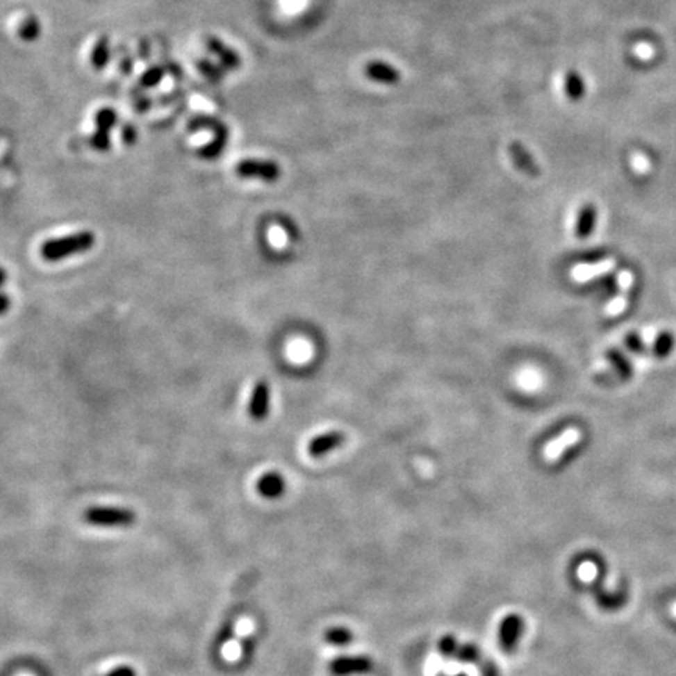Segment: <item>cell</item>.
Masks as SVG:
<instances>
[{"label":"cell","instance_id":"21","mask_svg":"<svg viewBox=\"0 0 676 676\" xmlns=\"http://www.w3.org/2000/svg\"><path fill=\"white\" fill-rule=\"evenodd\" d=\"M19 38L26 42H33L41 36V21L35 15L27 16L26 19L21 22L19 30Z\"/></svg>","mask_w":676,"mask_h":676},{"label":"cell","instance_id":"18","mask_svg":"<svg viewBox=\"0 0 676 676\" xmlns=\"http://www.w3.org/2000/svg\"><path fill=\"white\" fill-rule=\"evenodd\" d=\"M566 94L572 102H579L586 96V82L578 71H568L566 74Z\"/></svg>","mask_w":676,"mask_h":676},{"label":"cell","instance_id":"37","mask_svg":"<svg viewBox=\"0 0 676 676\" xmlns=\"http://www.w3.org/2000/svg\"><path fill=\"white\" fill-rule=\"evenodd\" d=\"M132 67H133V63H132V58H130L129 55L121 60V71L122 72L130 74V72H132Z\"/></svg>","mask_w":676,"mask_h":676},{"label":"cell","instance_id":"13","mask_svg":"<svg viewBox=\"0 0 676 676\" xmlns=\"http://www.w3.org/2000/svg\"><path fill=\"white\" fill-rule=\"evenodd\" d=\"M257 493L260 496H263L266 500H276L281 498L287 490V482H285L283 476L277 471H268V473H263L258 477L256 482Z\"/></svg>","mask_w":676,"mask_h":676},{"label":"cell","instance_id":"12","mask_svg":"<svg viewBox=\"0 0 676 676\" xmlns=\"http://www.w3.org/2000/svg\"><path fill=\"white\" fill-rule=\"evenodd\" d=\"M581 431L579 429H576V427H568V429L563 431L562 434H559L553 442H550L547 446H545V459L550 462H554L559 459L563 452H566L570 446H573L576 445L581 440Z\"/></svg>","mask_w":676,"mask_h":676},{"label":"cell","instance_id":"33","mask_svg":"<svg viewBox=\"0 0 676 676\" xmlns=\"http://www.w3.org/2000/svg\"><path fill=\"white\" fill-rule=\"evenodd\" d=\"M121 138L126 145H133L136 138H138V130H136L132 124H126L121 130Z\"/></svg>","mask_w":676,"mask_h":676},{"label":"cell","instance_id":"32","mask_svg":"<svg viewBox=\"0 0 676 676\" xmlns=\"http://www.w3.org/2000/svg\"><path fill=\"white\" fill-rule=\"evenodd\" d=\"M477 667H479L481 676H500V668L492 659H482Z\"/></svg>","mask_w":676,"mask_h":676},{"label":"cell","instance_id":"31","mask_svg":"<svg viewBox=\"0 0 676 676\" xmlns=\"http://www.w3.org/2000/svg\"><path fill=\"white\" fill-rule=\"evenodd\" d=\"M626 306H628V297H626L625 295L618 296L609 304V306L606 307V315L607 316H616L618 313H622L623 310L626 308Z\"/></svg>","mask_w":676,"mask_h":676},{"label":"cell","instance_id":"27","mask_svg":"<svg viewBox=\"0 0 676 676\" xmlns=\"http://www.w3.org/2000/svg\"><path fill=\"white\" fill-rule=\"evenodd\" d=\"M256 650H257V637L256 634H247L243 641H241L240 643V661L241 663H247L249 662L252 657H254V653H256Z\"/></svg>","mask_w":676,"mask_h":676},{"label":"cell","instance_id":"29","mask_svg":"<svg viewBox=\"0 0 676 676\" xmlns=\"http://www.w3.org/2000/svg\"><path fill=\"white\" fill-rule=\"evenodd\" d=\"M90 146L92 149H96L97 152H108L111 149L110 133L96 129V132L90 136Z\"/></svg>","mask_w":676,"mask_h":676},{"label":"cell","instance_id":"3","mask_svg":"<svg viewBox=\"0 0 676 676\" xmlns=\"http://www.w3.org/2000/svg\"><path fill=\"white\" fill-rule=\"evenodd\" d=\"M235 174L240 179H252V181L272 183L281 179L282 170L272 160L245 158L235 165Z\"/></svg>","mask_w":676,"mask_h":676},{"label":"cell","instance_id":"9","mask_svg":"<svg viewBox=\"0 0 676 676\" xmlns=\"http://www.w3.org/2000/svg\"><path fill=\"white\" fill-rule=\"evenodd\" d=\"M207 49L208 52L215 55L218 58L220 65L224 67L226 71H237L241 67V55L232 49L231 46H227L226 42H222L216 36H210L207 40Z\"/></svg>","mask_w":676,"mask_h":676},{"label":"cell","instance_id":"34","mask_svg":"<svg viewBox=\"0 0 676 676\" xmlns=\"http://www.w3.org/2000/svg\"><path fill=\"white\" fill-rule=\"evenodd\" d=\"M102 676H138V673H136V670L132 666H119L111 668L110 672H107Z\"/></svg>","mask_w":676,"mask_h":676},{"label":"cell","instance_id":"26","mask_svg":"<svg viewBox=\"0 0 676 676\" xmlns=\"http://www.w3.org/2000/svg\"><path fill=\"white\" fill-rule=\"evenodd\" d=\"M459 645H461V642L457 641L456 636L445 634V636L438 638L437 651H438L440 656L445 657V659H454L457 650H459Z\"/></svg>","mask_w":676,"mask_h":676},{"label":"cell","instance_id":"14","mask_svg":"<svg viewBox=\"0 0 676 676\" xmlns=\"http://www.w3.org/2000/svg\"><path fill=\"white\" fill-rule=\"evenodd\" d=\"M597 215H598V210L593 204H586V206L581 207L575 226L576 237L584 240L588 237V235H592L595 224H597Z\"/></svg>","mask_w":676,"mask_h":676},{"label":"cell","instance_id":"11","mask_svg":"<svg viewBox=\"0 0 676 676\" xmlns=\"http://www.w3.org/2000/svg\"><path fill=\"white\" fill-rule=\"evenodd\" d=\"M345 438H346L345 434L340 432V431H331V432L320 434V436H316L315 438H312L308 442V445H307L308 456L313 457V459L326 456L327 452H331L332 450L338 448V446H342L345 443Z\"/></svg>","mask_w":676,"mask_h":676},{"label":"cell","instance_id":"8","mask_svg":"<svg viewBox=\"0 0 676 676\" xmlns=\"http://www.w3.org/2000/svg\"><path fill=\"white\" fill-rule=\"evenodd\" d=\"M507 154H509L512 163L516 165L517 170L522 171L523 174L529 177H538L542 174L541 166H538L536 158L532 157V154L522 145V142L512 141L509 147H507Z\"/></svg>","mask_w":676,"mask_h":676},{"label":"cell","instance_id":"28","mask_svg":"<svg viewBox=\"0 0 676 676\" xmlns=\"http://www.w3.org/2000/svg\"><path fill=\"white\" fill-rule=\"evenodd\" d=\"M163 77H165L163 67L154 66V67H151V69H147L145 74H142L141 80H140V85L145 86V88H154V86H157L161 82V80H163Z\"/></svg>","mask_w":676,"mask_h":676},{"label":"cell","instance_id":"19","mask_svg":"<svg viewBox=\"0 0 676 676\" xmlns=\"http://www.w3.org/2000/svg\"><path fill=\"white\" fill-rule=\"evenodd\" d=\"M607 358H609V362L612 363L613 370H616V374L620 377V379H631L634 370H632L629 358L626 357L622 351L609 349L607 351Z\"/></svg>","mask_w":676,"mask_h":676},{"label":"cell","instance_id":"30","mask_svg":"<svg viewBox=\"0 0 676 676\" xmlns=\"http://www.w3.org/2000/svg\"><path fill=\"white\" fill-rule=\"evenodd\" d=\"M625 346L634 354H645L647 351V346H645L642 337L636 332H631L625 337Z\"/></svg>","mask_w":676,"mask_h":676},{"label":"cell","instance_id":"1","mask_svg":"<svg viewBox=\"0 0 676 676\" xmlns=\"http://www.w3.org/2000/svg\"><path fill=\"white\" fill-rule=\"evenodd\" d=\"M94 245L96 235L90 231L69 233L65 235V237H57L42 243L41 257L47 260V262H60V260L88 252Z\"/></svg>","mask_w":676,"mask_h":676},{"label":"cell","instance_id":"24","mask_svg":"<svg viewBox=\"0 0 676 676\" xmlns=\"http://www.w3.org/2000/svg\"><path fill=\"white\" fill-rule=\"evenodd\" d=\"M235 626H237L235 625V620L229 618L220 626V629L216 631V636L213 638V650L216 653H220V651L232 641L235 636Z\"/></svg>","mask_w":676,"mask_h":676},{"label":"cell","instance_id":"2","mask_svg":"<svg viewBox=\"0 0 676 676\" xmlns=\"http://www.w3.org/2000/svg\"><path fill=\"white\" fill-rule=\"evenodd\" d=\"M136 512L121 506H91L83 511V520L96 528H130L136 523Z\"/></svg>","mask_w":676,"mask_h":676},{"label":"cell","instance_id":"5","mask_svg":"<svg viewBox=\"0 0 676 676\" xmlns=\"http://www.w3.org/2000/svg\"><path fill=\"white\" fill-rule=\"evenodd\" d=\"M195 122H199L202 129H210L213 132L212 141H208L206 146H202L197 149V155L204 160H215L218 158L220 155L224 152V149L227 147L229 142V130L227 127L218 119H212V117H197Z\"/></svg>","mask_w":676,"mask_h":676},{"label":"cell","instance_id":"38","mask_svg":"<svg viewBox=\"0 0 676 676\" xmlns=\"http://www.w3.org/2000/svg\"><path fill=\"white\" fill-rule=\"evenodd\" d=\"M5 282H7V272H5L3 268H0V287H2Z\"/></svg>","mask_w":676,"mask_h":676},{"label":"cell","instance_id":"15","mask_svg":"<svg viewBox=\"0 0 676 676\" xmlns=\"http://www.w3.org/2000/svg\"><path fill=\"white\" fill-rule=\"evenodd\" d=\"M613 266H616V262H613L612 258L601 260V262L592 263V265H578L576 268L572 270V277L575 279L576 282H587L593 277L601 276V274H604V272L611 271Z\"/></svg>","mask_w":676,"mask_h":676},{"label":"cell","instance_id":"23","mask_svg":"<svg viewBox=\"0 0 676 676\" xmlns=\"http://www.w3.org/2000/svg\"><path fill=\"white\" fill-rule=\"evenodd\" d=\"M197 69H199L202 76L212 83H220L221 80L224 79L226 69L220 63H213L212 60H207V58L199 60L197 61Z\"/></svg>","mask_w":676,"mask_h":676},{"label":"cell","instance_id":"7","mask_svg":"<svg viewBox=\"0 0 676 676\" xmlns=\"http://www.w3.org/2000/svg\"><path fill=\"white\" fill-rule=\"evenodd\" d=\"M271 406V390L270 384L266 381H258L252 388L247 412L254 421H263L270 413Z\"/></svg>","mask_w":676,"mask_h":676},{"label":"cell","instance_id":"4","mask_svg":"<svg viewBox=\"0 0 676 676\" xmlns=\"http://www.w3.org/2000/svg\"><path fill=\"white\" fill-rule=\"evenodd\" d=\"M525 618L517 612H511L501 618L498 625V647L502 653L507 656L516 654L525 634Z\"/></svg>","mask_w":676,"mask_h":676},{"label":"cell","instance_id":"20","mask_svg":"<svg viewBox=\"0 0 676 676\" xmlns=\"http://www.w3.org/2000/svg\"><path fill=\"white\" fill-rule=\"evenodd\" d=\"M454 659L462 663H468V666H479L484 657L481 653V648L477 647L476 643L463 642L459 645V650Z\"/></svg>","mask_w":676,"mask_h":676},{"label":"cell","instance_id":"16","mask_svg":"<svg viewBox=\"0 0 676 676\" xmlns=\"http://www.w3.org/2000/svg\"><path fill=\"white\" fill-rule=\"evenodd\" d=\"M322 641L332 647H348L354 642V632L345 626H332L322 632Z\"/></svg>","mask_w":676,"mask_h":676},{"label":"cell","instance_id":"39","mask_svg":"<svg viewBox=\"0 0 676 676\" xmlns=\"http://www.w3.org/2000/svg\"><path fill=\"white\" fill-rule=\"evenodd\" d=\"M454 676H468V675H467V673H463V672H459V673H456Z\"/></svg>","mask_w":676,"mask_h":676},{"label":"cell","instance_id":"22","mask_svg":"<svg viewBox=\"0 0 676 676\" xmlns=\"http://www.w3.org/2000/svg\"><path fill=\"white\" fill-rule=\"evenodd\" d=\"M675 348V335L668 331H663L657 333V337L653 342V354L659 358H666Z\"/></svg>","mask_w":676,"mask_h":676},{"label":"cell","instance_id":"35","mask_svg":"<svg viewBox=\"0 0 676 676\" xmlns=\"http://www.w3.org/2000/svg\"><path fill=\"white\" fill-rule=\"evenodd\" d=\"M618 283H620V287H622V290H628L631 287V283H632V276H631V272L629 271H623V272H620V276H618Z\"/></svg>","mask_w":676,"mask_h":676},{"label":"cell","instance_id":"25","mask_svg":"<svg viewBox=\"0 0 676 676\" xmlns=\"http://www.w3.org/2000/svg\"><path fill=\"white\" fill-rule=\"evenodd\" d=\"M94 122H96V129L97 130H102V132H111L116 127V124H117V113H116V110L113 108H108V107H105V108H101L96 113V117H94Z\"/></svg>","mask_w":676,"mask_h":676},{"label":"cell","instance_id":"10","mask_svg":"<svg viewBox=\"0 0 676 676\" xmlns=\"http://www.w3.org/2000/svg\"><path fill=\"white\" fill-rule=\"evenodd\" d=\"M365 76H367L371 82L381 83V85H396L401 82L402 74L399 69H396L395 66L386 61L381 60H373L365 66Z\"/></svg>","mask_w":676,"mask_h":676},{"label":"cell","instance_id":"6","mask_svg":"<svg viewBox=\"0 0 676 676\" xmlns=\"http://www.w3.org/2000/svg\"><path fill=\"white\" fill-rule=\"evenodd\" d=\"M374 663L368 656H338L332 659L331 672L335 676H356V675H367L373 670Z\"/></svg>","mask_w":676,"mask_h":676},{"label":"cell","instance_id":"36","mask_svg":"<svg viewBox=\"0 0 676 676\" xmlns=\"http://www.w3.org/2000/svg\"><path fill=\"white\" fill-rule=\"evenodd\" d=\"M10 306H11V301H10L8 295H5L3 291H0V315L7 313Z\"/></svg>","mask_w":676,"mask_h":676},{"label":"cell","instance_id":"17","mask_svg":"<svg viewBox=\"0 0 676 676\" xmlns=\"http://www.w3.org/2000/svg\"><path fill=\"white\" fill-rule=\"evenodd\" d=\"M111 58V47H110V40L108 36H101L97 40V42L92 47L91 51V65L96 71H102L104 67H107Z\"/></svg>","mask_w":676,"mask_h":676},{"label":"cell","instance_id":"40","mask_svg":"<svg viewBox=\"0 0 676 676\" xmlns=\"http://www.w3.org/2000/svg\"><path fill=\"white\" fill-rule=\"evenodd\" d=\"M436 676H448V675H446L445 672H438Z\"/></svg>","mask_w":676,"mask_h":676}]
</instances>
